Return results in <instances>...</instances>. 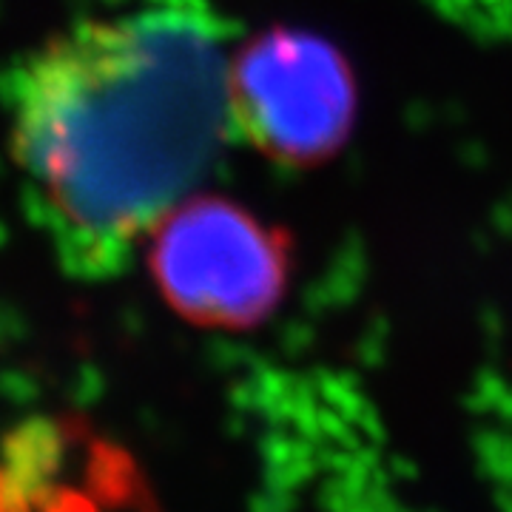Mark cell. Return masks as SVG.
Returning <instances> with one entry per match:
<instances>
[{
	"label": "cell",
	"instance_id": "3",
	"mask_svg": "<svg viewBox=\"0 0 512 512\" xmlns=\"http://www.w3.org/2000/svg\"><path fill=\"white\" fill-rule=\"evenodd\" d=\"M228 117L245 140L288 165L336 154L356 114L348 60L322 37L274 29L228 63Z\"/></svg>",
	"mask_w": 512,
	"mask_h": 512
},
{
	"label": "cell",
	"instance_id": "2",
	"mask_svg": "<svg viewBox=\"0 0 512 512\" xmlns=\"http://www.w3.org/2000/svg\"><path fill=\"white\" fill-rule=\"evenodd\" d=\"M148 268L185 322L248 330L285 296L291 239L234 200L185 197L151 228Z\"/></svg>",
	"mask_w": 512,
	"mask_h": 512
},
{
	"label": "cell",
	"instance_id": "4",
	"mask_svg": "<svg viewBox=\"0 0 512 512\" xmlns=\"http://www.w3.org/2000/svg\"><path fill=\"white\" fill-rule=\"evenodd\" d=\"M0 512H29L26 507V495L20 493V487L15 481L0 473Z\"/></svg>",
	"mask_w": 512,
	"mask_h": 512
},
{
	"label": "cell",
	"instance_id": "1",
	"mask_svg": "<svg viewBox=\"0 0 512 512\" xmlns=\"http://www.w3.org/2000/svg\"><path fill=\"white\" fill-rule=\"evenodd\" d=\"M228 63L180 12L89 20L20 72L12 151L60 259L114 274L222 143Z\"/></svg>",
	"mask_w": 512,
	"mask_h": 512
}]
</instances>
